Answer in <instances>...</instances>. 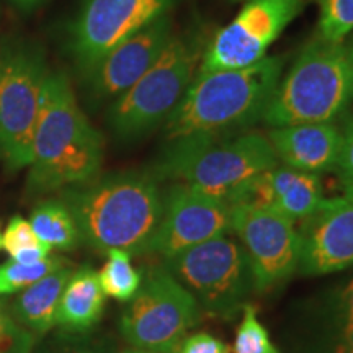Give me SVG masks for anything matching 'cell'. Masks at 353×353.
<instances>
[{"mask_svg":"<svg viewBox=\"0 0 353 353\" xmlns=\"http://www.w3.org/2000/svg\"><path fill=\"white\" fill-rule=\"evenodd\" d=\"M61 201L76 221L81 241L99 252H148L164 208L157 180L144 172L95 176L65 188Z\"/></svg>","mask_w":353,"mask_h":353,"instance_id":"6da1fadb","label":"cell"},{"mask_svg":"<svg viewBox=\"0 0 353 353\" xmlns=\"http://www.w3.org/2000/svg\"><path fill=\"white\" fill-rule=\"evenodd\" d=\"M103 162V138L79 107L64 72L48 74L33 136L28 193H48L94 180Z\"/></svg>","mask_w":353,"mask_h":353,"instance_id":"7a4b0ae2","label":"cell"},{"mask_svg":"<svg viewBox=\"0 0 353 353\" xmlns=\"http://www.w3.org/2000/svg\"><path fill=\"white\" fill-rule=\"evenodd\" d=\"M283 72V57L270 56L242 69L198 74L167 118L169 139L234 132L262 118Z\"/></svg>","mask_w":353,"mask_h":353,"instance_id":"3957f363","label":"cell"},{"mask_svg":"<svg viewBox=\"0 0 353 353\" xmlns=\"http://www.w3.org/2000/svg\"><path fill=\"white\" fill-rule=\"evenodd\" d=\"M352 100V46L317 37L280 79L262 118L273 128L334 123Z\"/></svg>","mask_w":353,"mask_h":353,"instance_id":"277c9868","label":"cell"},{"mask_svg":"<svg viewBox=\"0 0 353 353\" xmlns=\"http://www.w3.org/2000/svg\"><path fill=\"white\" fill-rule=\"evenodd\" d=\"M276 165L270 141L260 132H221L170 139L157 172L228 201L242 183Z\"/></svg>","mask_w":353,"mask_h":353,"instance_id":"5b68a950","label":"cell"},{"mask_svg":"<svg viewBox=\"0 0 353 353\" xmlns=\"http://www.w3.org/2000/svg\"><path fill=\"white\" fill-rule=\"evenodd\" d=\"M200 61L195 43L172 37L152 68L110 107L108 123L114 134L134 139L167 120L193 82Z\"/></svg>","mask_w":353,"mask_h":353,"instance_id":"8992f818","label":"cell"},{"mask_svg":"<svg viewBox=\"0 0 353 353\" xmlns=\"http://www.w3.org/2000/svg\"><path fill=\"white\" fill-rule=\"evenodd\" d=\"M48 74L43 51L32 44L13 43L0 51V159L10 170L32 162Z\"/></svg>","mask_w":353,"mask_h":353,"instance_id":"52a82bcc","label":"cell"},{"mask_svg":"<svg viewBox=\"0 0 353 353\" xmlns=\"http://www.w3.org/2000/svg\"><path fill=\"white\" fill-rule=\"evenodd\" d=\"M165 268L213 316L232 317L254 290L244 247L226 234L165 259Z\"/></svg>","mask_w":353,"mask_h":353,"instance_id":"ba28073f","label":"cell"},{"mask_svg":"<svg viewBox=\"0 0 353 353\" xmlns=\"http://www.w3.org/2000/svg\"><path fill=\"white\" fill-rule=\"evenodd\" d=\"M200 321V304L167 268L145 278L123 311L120 330L132 347L154 353H175Z\"/></svg>","mask_w":353,"mask_h":353,"instance_id":"9c48e42d","label":"cell"},{"mask_svg":"<svg viewBox=\"0 0 353 353\" xmlns=\"http://www.w3.org/2000/svg\"><path fill=\"white\" fill-rule=\"evenodd\" d=\"M294 223L268 208L231 205V231L249 257L255 291L276 288L298 272L301 236Z\"/></svg>","mask_w":353,"mask_h":353,"instance_id":"30bf717a","label":"cell"},{"mask_svg":"<svg viewBox=\"0 0 353 353\" xmlns=\"http://www.w3.org/2000/svg\"><path fill=\"white\" fill-rule=\"evenodd\" d=\"M304 3L306 0H249L203 52L198 74L249 68L262 61Z\"/></svg>","mask_w":353,"mask_h":353,"instance_id":"8fae6325","label":"cell"},{"mask_svg":"<svg viewBox=\"0 0 353 353\" xmlns=\"http://www.w3.org/2000/svg\"><path fill=\"white\" fill-rule=\"evenodd\" d=\"M176 0H83L70 25L69 50L85 72L112 48L167 15Z\"/></svg>","mask_w":353,"mask_h":353,"instance_id":"7c38bea8","label":"cell"},{"mask_svg":"<svg viewBox=\"0 0 353 353\" xmlns=\"http://www.w3.org/2000/svg\"><path fill=\"white\" fill-rule=\"evenodd\" d=\"M231 231V205L185 183L170 187L164 196L161 223L148 252L164 259Z\"/></svg>","mask_w":353,"mask_h":353,"instance_id":"4fadbf2b","label":"cell"},{"mask_svg":"<svg viewBox=\"0 0 353 353\" xmlns=\"http://www.w3.org/2000/svg\"><path fill=\"white\" fill-rule=\"evenodd\" d=\"M301 257L298 272L319 276L353 267V185L343 193L324 198L316 213L303 219L299 228Z\"/></svg>","mask_w":353,"mask_h":353,"instance_id":"5bb4252c","label":"cell"},{"mask_svg":"<svg viewBox=\"0 0 353 353\" xmlns=\"http://www.w3.org/2000/svg\"><path fill=\"white\" fill-rule=\"evenodd\" d=\"M169 15H162L123 39L83 72L88 94L95 100L121 97L152 68L172 38Z\"/></svg>","mask_w":353,"mask_h":353,"instance_id":"9a60e30c","label":"cell"},{"mask_svg":"<svg viewBox=\"0 0 353 353\" xmlns=\"http://www.w3.org/2000/svg\"><path fill=\"white\" fill-rule=\"evenodd\" d=\"M322 201L324 193L319 175L286 165H276L252 176L234 190L228 200L229 205H249L278 211L293 221L309 218Z\"/></svg>","mask_w":353,"mask_h":353,"instance_id":"2e32d148","label":"cell"},{"mask_svg":"<svg viewBox=\"0 0 353 353\" xmlns=\"http://www.w3.org/2000/svg\"><path fill=\"white\" fill-rule=\"evenodd\" d=\"M278 162L291 169L322 174L337 169L342 131L334 123L278 126L268 132Z\"/></svg>","mask_w":353,"mask_h":353,"instance_id":"e0dca14e","label":"cell"},{"mask_svg":"<svg viewBox=\"0 0 353 353\" xmlns=\"http://www.w3.org/2000/svg\"><path fill=\"white\" fill-rule=\"evenodd\" d=\"M105 293L100 286L99 273L90 267L72 272L61 296L56 324L72 334H83L101 319Z\"/></svg>","mask_w":353,"mask_h":353,"instance_id":"ac0fdd59","label":"cell"},{"mask_svg":"<svg viewBox=\"0 0 353 353\" xmlns=\"http://www.w3.org/2000/svg\"><path fill=\"white\" fill-rule=\"evenodd\" d=\"M72 272V268L64 267L50 273L21 291L13 303L12 314L34 337H41L56 325L57 307Z\"/></svg>","mask_w":353,"mask_h":353,"instance_id":"d6986e66","label":"cell"},{"mask_svg":"<svg viewBox=\"0 0 353 353\" xmlns=\"http://www.w3.org/2000/svg\"><path fill=\"white\" fill-rule=\"evenodd\" d=\"M30 224L38 241L50 250H72L81 242L76 221L61 200L39 203L30 216Z\"/></svg>","mask_w":353,"mask_h":353,"instance_id":"ffe728a7","label":"cell"},{"mask_svg":"<svg viewBox=\"0 0 353 353\" xmlns=\"http://www.w3.org/2000/svg\"><path fill=\"white\" fill-rule=\"evenodd\" d=\"M108 260L99 273L100 286L107 296L117 301L128 303L141 288V273L131 265V254L113 249L107 252Z\"/></svg>","mask_w":353,"mask_h":353,"instance_id":"44dd1931","label":"cell"},{"mask_svg":"<svg viewBox=\"0 0 353 353\" xmlns=\"http://www.w3.org/2000/svg\"><path fill=\"white\" fill-rule=\"evenodd\" d=\"M64 267H68V260L63 257H56V255L33 265H25L8 260V262L0 265V296L23 291L28 286L41 280V278Z\"/></svg>","mask_w":353,"mask_h":353,"instance_id":"7402d4cb","label":"cell"},{"mask_svg":"<svg viewBox=\"0 0 353 353\" xmlns=\"http://www.w3.org/2000/svg\"><path fill=\"white\" fill-rule=\"evenodd\" d=\"M232 353H281L273 345L270 334L259 321L257 307L245 303L242 306V321L236 330Z\"/></svg>","mask_w":353,"mask_h":353,"instance_id":"603a6c76","label":"cell"},{"mask_svg":"<svg viewBox=\"0 0 353 353\" xmlns=\"http://www.w3.org/2000/svg\"><path fill=\"white\" fill-rule=\"evenodd\" d=\"M353 30V0H321L319 37L342 43Z\"/></svg>","mask_w":353,"mask_h":353,"instance_id":"cb8c5ba5","label":"cell"},{"mask_svg":"<svg viewBox=\"0 0 353 353\" xmlns=\"http://www.w3.org/2000/svg\"><path fill=\"white\" fill-rule=\"evenodd\" d=\"M37 337L23 327L0 296V353H33Z\"/></svg>","mask_w":353,"mask_h":353,"instance_id":"d4e9b609","label":"cell"},{"mask_svg":"<svg viewBox=\"0 0 353 353\" xmlns=\"http://www.w3.org/2000/svg\"><path fill=\"white\" fill-rule=\"evenodd\" d=\"M321 319L327 330L353 324V278L322 301Z\"/></svg>","mask_w":353,"mask_h":353,"instance_id":"484cf974","label":"cell"},{"mask_svg":"<svg viewBox=\"0 0 353 353\" xmlns=\"http://www.w3.org/2000/svg\"><path fill=\"white\" fill-rule=\"evenodd\" d=\"M37 244H39V241L38 237L34 236L30 221L21 218V216H13V218L8 221L6 231L2 232V249H6L7 252L12 255L19 249Z\"/></svg>","mask_w":353,"mask_h":353,"instance_id":"4316f807","label":"cell"},{"mask_svg":"<svg viewBox=\"0 0 353 353\" xmlns=\"http://www.w3.org/2000/svg\"><path fill=\"white\" fill-rule=\"evenodd\" d=\"M231 347L221 339L206 332H198L185 337L175 353H231Z\"/></svg>","mask_w":353,"mask_h":353,"instance_id":"83f0119b","label":"cell"},{"mask_svg":"<svg viewBox=\"0 0 353 353\" xmlns=\"http://www.w3.org/2000/svg\"><path fill=\"white\" fill-rule=\"evenodd\" d=\"M335 170L341 174L343 185H353V120L342 132V149Z\"/></svg>","mask_w":353,"mask_h":353,"instance_id":"f1b7e54d","label":"cell"},{"mask_svg":"<svg viewBox=\"0 0 353 353\" xmlns=\"http://www.w3.org/2000/svg\"><path fill=\"white\" fill-rule=\"evenodd\" d=\"M322 353H353V324L327 330Z\"/></svg>","mask_w":353,"mask_h":353,"instance_id":"f546056e","label":"cell"},{"mask_svg":"<svg viewBox=\"0 0 353 353\" xmlns=\"http://www.w3.org/2000/svg\"><path fill=\"white\" fill-rule=\"evenodd\" d=\"M10 257L13 262L33 265V263L43 262L44 259L50 257V249L39 242L37 245H28V247H23V249H19L17 252H13Z\"/></svg>","mask_w":353,"mask_h":353,"instance_id":"4dcf8cb0","label":"cell"},{"mask_svg":"<svg viewBox=\"0 0 353 353\" xmlns=\"http://www.w3.org/2000/svg\"><path fill=\"white\" fill-rule=\"evenodd\" d=\"M39 353H99L92 350L90 347L82 345V343H72V342H59L54 347L46 348V350Z\"/></svg>","mask_w":353,"mask_h":353,"instance_id":"1f68e13d","label":"cell"},{"mask_svg":"<svg viewBox=\"0 0 353 353\" xmlns=\"http://www.w3.org/2000/svg\"><path fill=\"white\" fill-rule=\"evenodd\" d=\"M8 2L13 3V6H15V7H19L20 10L32 12L33 8L39 7L43 2H46V0H8Z\"/></svg>","mask_w":353,"mask_h":353,"instance_id":"d6a6232c","label":"cell"},{"mask_svg":"<svg viewBox=\"0 0 353 353\" xmlns=\"http://www.w3.org/2000/svg\"><path fill=\"white\" fill-rule=\"evenodd\" d=\"M121 353H154V352H148V350H143V348L132 347V348H128V350L121 352Z\"/></svg>","mask_w":353,"mask_h":353,"instance_id":"836d02e7","label":"cell"},{"mask_svg":"<svg viewBox=\"0 0 353 353\" xmlns=\"http://www.w3.org/2000/svg\"><path fill=\"white\" fill-rule=\"evenodd\" d=\"M0 249H2V231H0Z\"/></svg>","mask_w":353,"mask_h":353,"instance_id":"e575fe53","label":"cell"},{"mask_svg":"<svg viewBox=\"0 0 353 353\" xmlns=\"http://www.w3.org/2000/svg\"><path fill=\"white\" fill-rule=\"evenodd\" d=\"M232 2H239V0H232Z\"/></svg>","mask_w":353,"mask_h":353,"instance_id":"d590c367","label":"cell"},{"mask_svg":"<svg viewBox=\"0 0 353 353\" xmlns=\"http://www.w3.org/2000/svg\"><path fill=\"white\" fill-rule=\"evenodd\" d=\"M352 54H353V46H352Z\"/></svg>","mask_w":353,"mask_h":353,"instance_id":"8d00e7d4","label":"cell"}]
</instances>
